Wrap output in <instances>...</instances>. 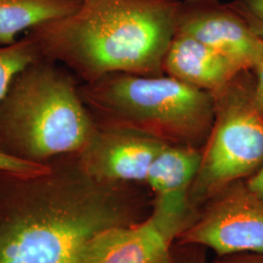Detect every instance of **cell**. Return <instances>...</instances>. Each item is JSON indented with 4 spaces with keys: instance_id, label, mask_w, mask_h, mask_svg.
Segmentation results:
<instances>
[{
    "instance_id": "cell-5",
    "label": "cell",
    "mask_w": 263,
    "mask_h": 263,
    "mask_svg": "<svg viewBox=\"0 0 263 263\" xmlns=\"http://www.w3.org/2000/svg\"><path fill=\"white\" fill-rule=\"evenodd\" d=\"M242 73L212 94L214 122L189 194L194 216L212 198L250 179L263 165V116L253 103L254 86L242 81Z\"/></svg>"
},
{
    "instance_id": "cell-12",
    "label": "cell",
    "mask_w": 263,
    "mask_h": 263,
    "mask_svg": "<svg viewBox=\"0 0 263 263\" xmlns=\"http://www.w3.org/2000/svg\"><path fill=\"white\" fill-rule=\"evenodd\" d=\"M81 0H0V45L18 41L20 34L73 13Z\"/></svg>"
},
{
    "instance_id": "cell-13",
    "label": "cell",
    "mask_w": 263,
    "mask_h": 263,
    "mask_svg": "<svg viewBox=\"0 0 263 263\" xmlns=\"http://www.w3.org/2000/svg\"><path fill=\"white\" fill-rule=\"evenodd\" d=\"M40 58L35 43L27 34L13 44L0 45V104L15 77Z\"/></svg>"
},
{
    "instance_id": "cell-11",
    "label": "cell",
    "mask_w": 263,
    "mask_h": 263,
    "mask_svg": "<svg viewBox=\"0 0 263 263\" xmlns=\"http://www.w3.org/2000/svg\"><path fill=\"white\" fill-rule=\"evenodd\" d=\"M163 68L167 76L210 94L221 90L242 73L213 48L180 33L173 38Z\"/></svg>"
},
{
    "instance_id": "cell-15",
    "label": "cell",
    "mask_w": 263,
    "mask_h": 263,
    "mask_svg": "<svg viewBox=\"0 0 263 263\" xmlns=\"http://www.w3.org/2000/svg\"><path fill=\"white\" fill-rule=\"evenodd\" d=\"M231 5L263 38V0H236Z\"/></svg>"
},
{
    "instance_id": "cell-7",
    "label": "cell",
    "mask_w": 263,
    "mask_h": 263,
    "mask_svg": "<svg viewBox=\"0 0 263 263\" xmlns=\"http://www.w3.org/2000/svg\"><path fill=\"white\" fill-rule=\"evenodd\" d=\"M195 38L226 57L242 72L263 60V38L231 5L217 0H183L177 32Z\"/></svg>"
},
{
    "instance_id": "cell-4",
    "label": "cell",
    "mask_w": 263,
    "mask_h": 263,
    "mask_svg": "<svg viewBox=\"0 0 263 263\" xmlns=\"http://www.w3.org/2000/svg\"><path fill=\"white\" fill-rule=\"evenodd\" d=\"M79 92L95 122L168 144L202 148L214 122L212 94L171 76L113 73L83 83Z\"/></svg>"
},
{
    "instance_id": "cell-6",
    "label": "cell",
    "mask_w": 263,
    "mask_h": 263,
    "mask_svg": "<svg viewBox=\"0 0 263 263\" xmlns=\"http://www.w3.org/2000/svg\"><path fill=\"white\" fill-rule=\"evenodd\" d=\"M176 242L209 248L217 257L263 253V200L246 180L232 183L199 210Z\"/></svg>"
},
{
    "instance_id": "cell-16",
    "label": "cell",
    "mask_w": 263,
    "mask_h": 263,
    "mask_svg": "<svg viewBox=\"0 0 263 263\" xmlns=\"http://www.w3.org/2000/svg\"><path fill=\"white\" fill-rule=\"evenodd\" d=\"M214 263H263V253H243L218 257Z\"/></svg>"
},
{
    "instance_id": "cell-3",
    "label": "cell",
    "mask_w": 263,
    "mask_h": 263,
    "mask_svg": "<svg viewBox=\"0 0 263 263\" xmlns=\"http://www.w3.org/2000/svg\"><path fill=\"white\" fill-rule=\"evenodd\" d=\"M95 129L72 73L44 58L15 77L0 104V151L29 162L78 154Z\"/></svg>"
},
{
    "instance_id": "cell-8",
    "label": "cell",
    "mask_w": 263,
    "mask_h": 263,
    "mask_svg": "<svg viewBox=\"0 0 263 263\" xmlns=\"http://www.w3.org/2000/svg\"><path fill=\"white\" fill-rule=\"evenodd\" d=\"M201 161V148L167 144L152 162L145 183L151 191L149 219L173 246L194 220L189 194Z\"/></svg>"
},
{
    "instance_id": "cell-14",
    "label": "cell",
    "mask_w": 263,
    "mask_h": 263,
    "mask_svg": "<svg viewBox=\"0 0 263 263\" xmlns=\"http://www.w3.org/2000/svg\"><path fill=\"white\" fill-rule=\"evenodd\" d=\"M49 163L39 164L13 157L0 151V172L18 175H36L49 169Z\"/></svg>"
},
{
    "instance_id": "cell-18",
    "label": "cell",
    "mask_w": 263,
    "mask_h": 263,
    "mask_svg": "<svg viewBox=\"0 0 263 263\" xmlns=\"http://www.w3.org/2000/svg\"><path fill=\"white\" fill-rule=\"evenodd\" d=\"M246 183L256 196L263 200V165L250 179L246 180Z\"/></svg>"
},
{
    "instance_id": "cell-10",
    "label": "cell",
    "mask_w": 263,
    "mask_h": 263,
    "mask_svg": "<svg viewBox=\"0 0 263 263\" xmlns=\"http://www.w3.org/2000/svg\"><path fill=\"white\" fill-rule=\"evenodd\" d=\"M172 247L147 216L98 233L83 247L77 263H168Z\"/></svg>"
},
{
    "instance_id": "cell-17",
    "label": "cell",
    "mask_w": 263,
    "mask_h": 263,
    "mask_svg": "<svg viewBox=\"0 0 263 263\" xmlns=\"http://www.w3.org/2000/svg\"><path fill=\"white\" fill-rule=\"evenodd\" d=\"M255 71L257 78L253 89V103L255 109L263 116V60Z\"/></svg>"
},
{
    "instance_id": "cell-2",
    "label": "cell",
    "mask_w": 263,
    "mask_h": 263,
    "mask_svg": "<svg viewBox=\"0 0 263 263\" xmlns=\"http://www.w3.org/2000/svg\"><path fill=\"white\" fill-rule=\"evenodd\" d=\"M179 4L178 0H81L70 15L26 34L42 58L84 83L113 73L163 76Z\"/></svg>"
},
{
    "instance_id": "cell-19",
    "label": "cell",
    "mask_w": 263,
    "mask_h": 263,
    "mask_svg": "<svg viewBox=\"0 0 263 263\" xmlns=\"http://www.w3.org/2000/svg\"><path fill=\"white\" fill-rule=\"evenodd\" d=\"M168 263H205L204 258L201 256H190V255H181V256H175L173 254V251L171 252V256H170L169 262Z\"/></svg>"
},
{
    "instance_id": "cell-9",
    "label": "cell",
    "mask_w": 263,
    "mask_h": 263,
    "mask_svg": "<svg viewBox=\"0 0 263 263\" xmlns=\"http://www.w3.org/2000/svg\"><path fill=\"white\" fill-rule=\"evenodd\" d=\"M168 143L139 132L96 122L89 142L77 155L85 171L107 182H145L148 170Z\"/></svg>"
},
{
    "instance_id": "cell-1",
    "label": "cell",
    "mask_w": 263,
    "mask_h": 263,
    "mask_svg": "<svg viewBox=\"0 0 263 263\" xmlns=\"http://www.w3.org/2000/svg\"><path fill=\"white\" fill-rule=\"evenodd\" d=\"M36 175L0 172V263H77L86 243L151 214L135 183L94 179L78 155Z\"/></svg>"
}]
</instances>
